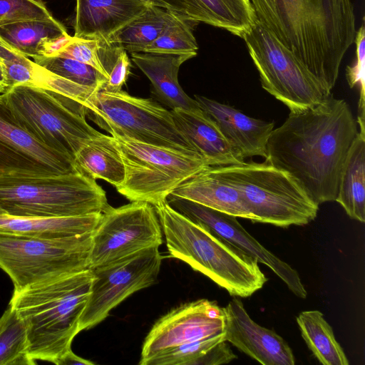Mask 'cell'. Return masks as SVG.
<instances>
[{
	"instance_id": "2",
	"label": "cell",
	"mask_w": 365,
	"mask_h": 365,
	"mask_svg": "<svg viewBox=\"0 0 365 365\" xmlns=\"http://www.w3.org/2000/svg\"><path fill=\"white\" fill-rule=\"evenodd\" d=\"M257 19L314 76L327 96L354 43L352 0H250Z\"/></svg>"
},
{
	"instance_id": "5",
	"label": "cell",
	"mask_w": 365,
	"mask_h": 365,
	"mask_svg": "<svg viewBox=\"0 0 365 365\" xmlns=\"http://www.w3.org/2000/svg\"><path fill=\"white\" fill-rule=\"evenodd\" d=\"M106 192L79 172L46 176L0 177V207L19 217H63L103 212Z\"/></svg>"
},
{
	"instance_id": "38",
	"label": "cell",
	"mask_w": 365,
	"mask_h": 365,
	"mask_svg": "<svg viewBox=\"0 0 365 365\" xmlns=\"http://www.w3.org/2000/svg\"><path fill=\"white\" fill-rule=\"evenodd\" d=\"M130 66L127 51L123 49L110 71L108 78L101 90L108 92L121 91L128 78Z\"/></svg>"
},
{
	"instance_id": "31",
	"label": "cell",
	"mask_w": 365,
	"mask_h": 365,
	"mask_svg": "<svg viewBox=\"0 0 365 365\" xmlns=\"http://www.w3.org/2000/svg\"><path fill=\"white\" fill-rule=\"evenodd\" d=\"M29 356L25 324L9 304L0 317V365H34Z\"/></svg>"
},
{
	"instance_id": "11",
	"label": "cell",
	"mask_w": 365,
	"mask_h": 365,
	"mask_svg": "<svg viewBox=\"0 0 365 365\" xmlns=\"http://www.w3.org/2000/svg\"><path fill=\"white\" fill-rule=\"evenodd\" d=\"M242 38L262 87L290 112L309 108L327 96L314 76L258 20Z\"/></svg>"
},
{
	"instance_id": "14",
	"label": "cell",
	"mask_w": 365,
	"mask_h": 365,
	"mask_svg": "<svg viewBox=\"0 0 365 365\" xmlns=\"http://www.w3.org/2000/svg\"><path fill=\"white\" fill-rule=\"evenodd\" d=\"M225 317L216 302L200 299L182 304L168 312L153 326L145 337L140 365L179 345L225 332Z\"/></svg>"
},
{
	"instance_id": "27",
	"label": "cell",
	"mask_w": 365,
	"mask_h": 365,
	"mask_svg": "<svg viewBox=\"0 0 365 365\" xmlns=\"http://www.w3.org/2000/svg\"><path fill=\"white\" fill-rule=\"evenodd\" d=\"M297 322L302 338L319 363L324 365H349L333 329L319 310L302 312Z\"/></svg>"
},
{
	"instance_id": "6",
	"label": "cell",
	"mask_w": 365,
	"mask_h": 365,
	"mask_svg": "<svg viewBox=\"0 0 365 365\" xmlns=\"http://www.w3.org/2000/svg\"><path fill=\"white\" fill-rule=\"evenodd\" d=\"M211 168L240 192L253 222L287 227L307 225L317 217L319 205L300 183L269 163L243 162Z\"/></svg>"
},
{
	"instance_id": "4",
	"label": "cell",
	"mask_w": 365,
	"mask_h": 365,
	"mask_svg": "<svg viewBox=\"0 0 365 365\" xmlns=\"http://www.w3.org/2000/svg\"><path fill=\"white\" fill-rule=\"evenodd\" d=\"M155 207L170 257L185 262L232 297H248L267 282L255 258L192 222L167 201Z\"/></svg>"
},
{
	"instance_id": "1",
	"label": "cell",
	"mask_w": 365,
	"mask_h": 365,
	"mask_svg": "<svg viewBox=\"0 0 365 365\" xmlns=\"http://www.w3.org/2000/svg\"><path fill=\"white\" fill-rule=\"evenodd\" d=\"M357 130L348 103L332 94L290 112L272 131L265 162L293 176L318 205L335 201L341 173Z\"/></svg>"
},
{
	"instance_id": "29",
	"label": "cell",
	"mask_w": 365,
	"mask_h": 365,
	"mask_svg": "<svg viewBox=\"0 0 365 365\" xmlns=\"http://www.w3.org/2000/svg\"><path fill=\"white\" fill-rule=\"evenodd\" d=\"M195 1L207 24L226 30L242 38L257 20L250 0Z\"/></svg>"
},
{
	"instance_id": "19",
	"label": "cell",
	"mask_w": 365,
	"mask_h": 365,
	"mask_svg": "<svg viewBox=\"0 0 365 365\" xmlns=\"http://www.w3.org/2000/svg\"><path fill=\"white\" fill-rule=\"evenodd\" d=\"M178 130L208 166L240 164L245 160L222 134L217 124L200 107L170 110Z\"/></svg>"
},
{
	"instance_id": "9",
	"label": "cell",
	"mask_w": 365,
	"mask_h": 365,
	"mask_svg": "<svg viewBox=\"0 0 365 365\" xmlns=\"http://www.w3.org/2000/svg\"><path fill=\"white\" fill-rule=\"evenodd\" d=\"M83 107L86 116L112 136L198 154L178 130L171 111L150 99L122 90H100Z\"/></svg>"
},
{
	"instance_id": "16",
	"label": "cell",
	"mask_w": 365,
	"mask_h": 365,
	"mask_svg": "<svg viewBox=\"0 0 365 365\" xmlns=\"http://www.w3.org/2000/svg\"><path fill=\"white\" fill-rule=\"evenodd\" d=\"M166 201L192 222L207 228L267 266L294 295L302 299L307 297V292L297 270L260 244L241 225L237 217L171 195Z\"/></svg>"
},
{
	"instance_id": "15",
	"label": "cell",
	"mask_w": 365,
	"mask_h": 365,
	"mask_svg": "<svg viewBox=\"0 0 365 365\" xmlns=\"http://www.w3.org/2000/svg\"><path fill=\"white\" fill-rule=\"evenodd\" d=\"M74 160L43 145L16 120L0 93V177L76 173Z\"/></svg>"
},
{
	"instance_id": "34",
	"label": "cell",
	"mask_w": 365,
	"mask_h": 365,
	"mask_svg": "<svg viewBox=\"0 0 365 365\" xmlns=\"http://www.w3.org/2000/svg\"><path fill=\"white\" fill-rule=\"evenodd\" d=\"M223 334L183 344L165 351L153 358L148 365H196L210 349L225 341Z\"/></svg>"
},
{
	"instance_id": "32",
	"label": "cell",
	"mask_w": 365,
	"mask_h": 365,
	"mask_svg": "<svg viewBox=\"0 0 365 365\" xmlns=\"http://www.w3.org/2000/svg\"><path fill=\"white\" fill-rule=\"evenodd\" d=\"M197 24L173 14L160 35L143 52L197 55L198 46L192 33Z\"/></svg>"
},
{
	"instance_id": "8",
	"label": "cell",
	"mask_w": 365,
	"mask_h": 365,
	"mask_svg": "<svg viewBox=\"0 0 365 365\" xmlns=\"http://www.w3.org/2000/svg\"><path fill=\"white\" fill-rule=\"evenodd\" d=\"M113 137L125 167V178L116 190L130 202L160 205L182 183L210 167L197 153Z\"/></svg>"
},
{
	"instance_id": "7",
	"label": "cell",
	"mask_w": 365,
	"mask_h": 365,
	"mask_svg": "<svg viewBox=\"0 0 365 365\" xmlns=\"http://www.w3.org/2000/svg\"><path fill=\"white\" fill-rule=\"evenodd\" d=\"M1 94L24 129L48 148L73 159L86 140L100 133L87 123L81 104L51 88L19 84Z\"/></svg>"
},
{
	"instance_id": "25",
	"label": "cell",
	"mask_w": 365,
	"mask_h": 365,
	"mask_svg": "<svg viewBox=\"0 0 365 365\" xmlns=\"http://www.w3.org/2000/svg\"><path fill=\"white\" fill-rule=\"evenodd\" d=\"M78 172L118 187L125 178L124 163L115 139L99 133L86 140L74 155Z\"/></svg>"
},
{
	"instance_id": "36",
	"label": "cell",
	"mask_w": 365,
	"mask_h": 365,
	"mask_svg": "<svg viewBox=\"0 0 365 365\" xmlns=\"http://www.w3.org/2000/svg\"><path fill=\"white\" fill-rule=\"evenodd\" d=\"M356 61L352 67H347L346 77L351 87L359 84L361 88L359 119H364V63H365V29L364 25L356 32Z\"/></svg>"
},
{
	"instance_id": "41",
	"label": "cell",
	"mask_w": 365,
	"mask_h": 365,
	"mask_svg": "<svg viewBox=\"0 0 365 365\" xmlns=\"http://www.w3.org/2000/svg\"><path fill=\"white\" fill-rule=\"evenodd\" d=\"M7 90L6 77L4 68L0 63V93H4Z\"/></svg>"
},
{
	"instance_id": "37",
	"label": "cell",
	"mask_w": 365,
	"mask_h": 365,
	"mask_svg": "<svg viewBox=\"0 0 365 365\" xmlns=\"http://www.w3.org/2000/svg\"><path fill=\"white\" fill-rule=\"evenodd\" d=\"M163 8L175 15L196 23L206 24L205 17L195 0H141Z\"/></svg>"
},
{
	"instance_id": "26",
	"label": "cell",
	"mask_w": 365,
	"mask_h": 365,
	"mask_svg": "<svg viewBox=\"0 0 365 365\" xmlns=\"http://www.w3.org/2000/svg\"><path fill=\"white\" fill-rule=\"evenodd\" d=\"M341 173L335 200L351 219L365 221V131L361 125Z\"/></svg>"
},
{
	"instance_id": "18",
	"label": "cell",
	"mask_w": 365,
	"mask_h": 365,
	"mask_svg": "<svg viewBox=\"0 0 365 365\" xmlns=\"http://www.w3.org/2000/svg\"><path fill=\"white\" fill-rule=\"evenodd\" d=\"M195 100L244 160L253 156L265 158L273 122L250 117L229 105L202 96L195 95Z\"/></svg>"
},
{
	"instance_id": "42",
	"label": "cell",
	"mask_w": 365,
	"mask_h": 365,
	"mask_svg": "<svg viewBox=\"0 0 365 365\" xmlns=\"http://www.w3.org/2000/svg\"><path fill=\"white\" fill-rule=\"evenodd\" d=\"M6 215L4 210L0 207V215Z\"/></svg>"
},
{
	"instance_id": "33",
	"label": "cell",
	"mask_w": 365,
	"mask_h": 365,
	"mask_svg": "<svg viewBox=\"0 0 365 365\" xmlns=\"http://www.w3.org/2000/svg\"><path fill=\"white\" fill-rule=\"evenodd\" d=\"M34 62L51 73L78 85L100 91L107 78L92 66L59 56L36 57Z\"/></svg>"
},
{
	"instance_id": "20",
	"label": "cell",
	"mask_w": 365,
	"mask_h": 365,
	"mask_svg": "<svg viewBox=\"0 0 365 365\" xmlns=\"http://www.w3.org/2000/svg\"><path fill=\"white\" fill-rule=\"evenodd\" d=\"M74 36L108 41L150 5L141 0H76Z\"/></svg>"
},
{
	"instance_id": "30",
	"label": "cell",
	"mask_w": 365,
	"mask_h": 365,
	"mask_svg": "<svg viewBox=\"0 0 365 365\" xmlns=\"http://www.w3.org/2000/svg\"><path fill=\"white\" fill-rule=\"evenodd\" d=\"M123 49L106 41L70 36L54 56L88 64L108 79L110 71Z\"/></svg>"
},
{
	"instance_id": "10",
	"label": "cell",
	"mask_w": 365,
	"mask_h": 365,
	"mask_svg": "<svg viewBox=\"0 0 365 365\" xmlns=\"http://www.w3.org/2000/svg\"><path fill=\"white\" fill-rule=\"evenodd\" d=\"M92 233L53 239L0 234V268L14 289L86 270Z\"/></svg>"
},
{
	"instance_id": "12",
	"label": "cell",
	"mask_w": 365,
	"mask_h": 365,
	"mask_svg": "<svg viewBox=\"0 0 365 365\" xmlns=\"http://www.w3.org/2000/svg\"><path fill=\"white\" fill-rule=\"evenodd\" d=\"M163 230L155 206L145 202L108 205L92 233L88 269L103 267L141 250L160 247Z\"/></svg>"
},
{
	"instance_id": "13",
	"label": "cell",
	"mask_w": 365,
	"mask_h": 365,
	"mask_svg": "<svg viewBox=\"0 0 365 365\" xmlns=\"http://www.w3.org/2000/svg\"><path fill=\"white\" fill-rule=\"evenodd\" d=\"M158 249L149 247L91 269L93 279L81 317L80 331L96 327L128 297L157 282L162 262Z\"/></svg>"
},
{
	"instance_id": "22",
	"label": "cell",
	"mask_w": 365,
	"mask_h": 365,
	"mask_svg": "<svg viewBox=\"0 0 365 365\" xmlns=\"http://www.w3.org/2000/svg\"><path fill=\"white\" fill-rule=\"evenodd\" d=\"M170 195L254 221L240 192L215 173L211 167L185 181Z\"/></svg>"
},
{
	"instance_id": "17",
	"label": "cell",
	"mask_w": 365,
	"mask_h": 365,
	"mask_svg": "<svg viewBox=\"0 0 365 365\" xmlns=\"http://www.w3.org/2000/svg\"><path fill=\"white\" fill-rule=\"evenodd\" d=\"M225 317V341L262 365H294L287 342L274 331L254 322L242 301L234 298L222 307Z\"/></svg>"
},
{
	"instance_id": "21",
	"label": "cell",
	"mask_w": 365,
	"mask_h": 365,
	"mask_svg": "<svg viewBox=\"0 0 365 365\" xmlns=\"http://www.w3.org/2000/svg\"><path fill=\"white\" fill-rule=\"evenodd\" d=\"M132 61L150 80L153 93L164 105L173 109L192 110L200 106L188 96L178 82L180 66L197 55L147 52L130 53Z\"/></svg>"
},
{
	"instance_id": "28",
	"label": "cell",
	"mask_w": 365,
	"mask_h": 365,
	"mask_svg": "<svg viewBox=\"0 0 365 365\" xmlns=\"http://www.w3.org/2000/svg\"><path fill=\"white\" fill-rule=\"evenodd\" d=\"M173 13L159 6L148 5L108 40L127 52H143L163 32Z\"/></svg>"
},
{
	"instance_id": "35",
	"label": "cell",
	"mask_w": 365,
	"mask_h": 365,
	"mask_svg": "<svg viewBox=\"0 0 365 365\" xmlns=\"http://www.w3.org/2000/svg\"><path fill=\"white\" fill-rule=\"evenodd\" d=\"M53 18L41 0H0V26L28 19Z\"/></svg>"
},
{
	"instance_id": "3",
	"label": "cell",
	"mask_w": 365,
	"mask_h": 365,
	"mask_svg": "<svg viewBox=\"0 0 365 365\" xmlns=\"http://www.w3.org/2000/svg\"><path fill=\"white\" fill-rule=\"evenodd\" d=\"M93 274L90 269L14 289L9 305L24 321L34 360L54 362L71 349Z\"/></svg>"
},
{
	"instance_id": "39",
	"label": "cell",
	"mask_w": 365,
	"mask_h": 365,
	"mask_svg": "<svg viewBox=\"0 0 365 365\" xmlns=\"http://www.w3.org/2000/svg\"><path fill=\"white\" fill-rule=\"evenodd\" d=\"M237 356L230 349L227 341H222L207 351L196 365H220L228 364Z\"/></svg>"
},
{
	"instance_id": "23",
	"label": "cell",
	"mask_w": 365,
	"mask_h": 365,
	"mask_svg": "<svg viewBox=\"0 0 365 365\" xmlns=\"http://www.w3.org/2000/svg\"><path fill=\"white\" fill-rule=\"evenodd\" d=\"M102 212L63 217H19L0 215V234L53 239L91 233Z\"/></svg>"
},
{
	"instance_id": "24",
	"label": "cell",
	"mask_w": 365,
	"mask_h": 365,
	"mask_svg": "<svg viewBox=\"0 0 365 365\" xmlns=\"http://www.w3.org/2000/svg\"><path fill=\"white\" fill-rule=\"evenodd\" d=\"M66 35V28L53 17L0 26V40L27 58L49 55L55 43Z\"/></svg>"
},
{
	"instance_id": "40",
	"label": "cell",
	"mask_w": 365,
	"mask_h": 365,
	"mask_svg": "<svg viewBox=\"0 0 365 365\" xmlns=\"http://www.w3.org/2000/svg\"><path fill=\"white\" fill-rule=\"evenodd\" d=\"M57 365H93L94 363L90 360L83 359L75 354L71 349L59 357L55 362Z\"/></svg>"
}]
</instances>
